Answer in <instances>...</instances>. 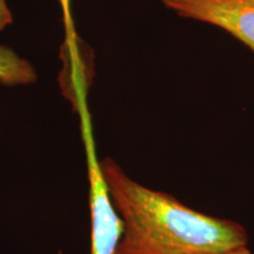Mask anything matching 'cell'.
Listing matches in <instances>:
<instances>
[{"label":"cell","mask_w":254,"mask_h":254,"mask_svg":"<svg viewBox=\"0 0 254 254\" xmlns=\"http://www.w3.org/2000/svg\"><path fill=\"white\" fill-rule=\"evenodd\" d=\"M11 24L12 14L6 5V0H0V31H2L7 25Z\"/></svg>","instance_id":"obj_5"},{"label":"cell","mask_w":254,"mask_h":254,"mask_svg":"<svg viewBox=\"0 0 254 254\" xmlns=\"http://www.w3.org/2000/svg\"><path fill=\"white\" fill-rule=\"evenodd\" d=\"M180 18L226 31L254 52V0H159Z\"/></svg>","instance_id":"obj_3"},{"label":"cell","mask_w":254,"mask_h":254,"mask_svg":"<svg viewBox=\"0 0 254 254\" xmlns=\"http://www.w3.org/2000/svg\"><path fill=\"white\" fill-rule=\"evenodd\" d=\"M124 232L116 254H215L245 247L243 225L200 213L135 182L113 159L100 160Z\"/></svg>","instance_id":"obj_1"},{"label":"cell","mask_w":254,"mask_h":254,"mask_svg":"<svg viewBox=\"0 0 254 254\" xmlns=\"http://www.w3.org/2000/svg\"><path fill=\"white\" fill-rule=\"evenodd\" d=\"M37 80L33 66L13 50L0 45V82L5 86L32 84Z\"/></svg>","instance_id":"obj_4"},{"label":"cell","mask_w":254,"mask_h":254,"mask_svg":"<svg viewBox=\"0 0 254 254\" xmlns=\"http://www.w3.org/2000/svg\"><path fill=\"white\" fill-rule=\"evenodd\" d=\"M82 134L86 145L88 202L91 214V251L90 254H116L122 239L124 225L105 180L100 160L94 150L90 120L86 109L80 112Z\"/></svg>","instance_id":"obj_2"},{"label":"cell","mask_w":254,"mask_h":254,"mask_svg":"<svg viewBox=\"0 0 254 254\" xmlns=\"http://www.w3.org/2000/svg\"><path fill=\"white\" fill-rule=\"evenodd\" d=\"M215 254H253V253L247 249V246H245V247H240V249L231 250V251H226V252L215 253Z\"/></svg>","instance_id":"obj_6"}]
</instances>
